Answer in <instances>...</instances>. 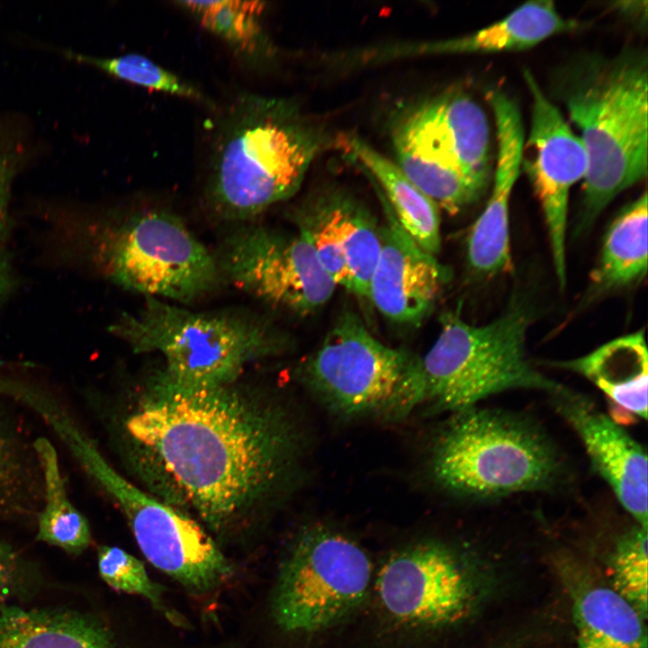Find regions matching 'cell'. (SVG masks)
<instances>
[{"label":"cell","mask_w":648,"mask_h":648,"mask_svg":"<svg viewBox=\"0 0 648 648\" xmlns=\"http://www.w3.org/2000/svg\"><path fill=\"white\" fill-rule=\"evenodd\" d=\"M54 434L119 507L150 563L193 595L207 592L222 579L229 561L212 536L192 518L148 496L116 471L77 418L60 419Z\"/></svg>","instance_id":"obj_8"},{"label":"cell","mask_w":648,"mask_h":648,"mask_svg":"<svg viewBox=\"0 0 648 648\" xmlns=\"http://www.w3.org/2000/svg\"><path fill=\"white\" fill-rule=\"evenodd\" d=\"M552 88L580 132L588 167L575 231L588 230L648 166V58L640 48L588 54L562 65Z\"/></svg>","instance_id":"obj_2"},{"label":"cell","mask_w":648,"mask_h":648,"mask_svg":"<svg viewBox=\"0 0 648 648\" xmlns=\"http://www.w3.org/2000/svg\"><path fill=\"white\" fill-rule=\"evenodd\" d=\"M339 238L350 276V292L368 299L370 281L381 248L380 226L352 194L336 188Z\"/></svg>","instance_id":"obj_26"},{"label":"cell","mask_w":648,"mask_h":648,"mask_svg":"<svg viewBox=\"0 0 648 648\" xmlns=\"http://www.w3.org/2000/svg\"><path fill=\"white\" fill-rule=\"evenodd\" d=\"M647 192L625 207L609 225L598 262L590 274L591 293L641 281L647 274Z\"/></svg>","instance_id":"obj_23"},{"label":"cell","mask_w":648,"mask_h":648,"mask_svg":"<svg viewBox=\"0 0 648 648\" xmlns=\"http://www.w3.org/2000/svg\"><path fill=\"white\" fill-rule=\"evenodd\" d=\"M647 541V528L636 524L616 538L608 559L611 588L645 619L648 612Z\"/></svg>","instance_id":"obj_28"},{"label":"cell","mask_w":648,"mask_h":648,"mask_svg":"<svg viewBox=\"0 0 648 648\" xmlns=\"http://www.w3.org/2000/svg\"><path fill=\"white\" fill-rule=\"evenodd\" d=\"M33 448L43 484L42 504L36 517V539L68 554H80L91 543L89 523L68 498L52 443L40 436L33 440Z\"/></svg>","instance_id":"obj_24"},{"label":"cell","mask_w":648,"mask_h":648,"mask_svg":"<svg viewBox=\"0 0 648 648\" xmlns=\"http://www.w3.org/2000/svg\"><path fill=\"white\" fill-rule=\"evenodd\" d=\"M0 648H116L109 629L86 614L0 603Z\"/></svg>","instance_id":"obj_21"},{"label":"cell","mask_w":648,"mask_h":648,"mask_svg":"<svg viewBox=\"0 0 648 648\" xmlns=\"http://www.w3.org/2000/svg\"><path fill=\"white\" fill-rule=\"evenodd\" d=\"M571 590L572 648H648L646 619L611 587L580 580Z\"/></svg>","instance_id":"obj_22"},{"label":"cell","mask_w":648,"mask_h":648,"mask_svg":"<svg viewBox=\"0 0 648 648\" xmlns=\"http://www.w3.org/2000/svg\"><path fill=\"white\" fill-rule=\"evenodd\" d=\"M431 470L443 489L483 501L552 489L563 469L553 441L531 419L474 406L453 413L435 443Z\"/></svg>","instance_id":"obj_5"},{"label":"cell","mask_w":648,"mask_h":648,"mask_svg":"<svg viewBox=\"0 0 648 648\" xmlns=\"http://www.w3.org/2000/svg\"><path fill=\"white\" fill-rule=\"evenodd\" d=\"M302 374L320 400L345 417L401 418L425 400L420 358L384 345L350 311L338 317Z\"/></svg>","instance_id":"obj_9"},{"label":"cell","mask_w":648,"mask_h":648,"mask_svg":"<svg viewBox=\"0 0 648 648\" xmlns=\"http://www.w3.org/2000/svg\"><path fill=\"white\" fill-rule=\"evenodd\" d=\"M24 579V563L14 548L0 539V603L14 595Z\"/></svg>","instance_id":"obj_31"},{"label":"cell","mask_w":648,"mask_h":648,"mask_svg":"<svg viewBox=\"0 0 648 648\" xmlns=\"http://www.w3.org/2000/svg\"><path fill=\"white\" fill-rule=\"evenodd\" d=\"M208 194L223 218L249 220L295 194L328 137L293 101L238 96L217 129Z\"/></svg>","instance_id":"obj_3"},{"label":"cell","mask_w":648,"mask_h":648,"mask_svg":"<svg viewBox=\"0 0 648 648\" xmlns=\"http://www.w3.org/2000/svg\"><path fill=\"white\" fill-rule=\"evenodd\" d=\"M523 76L531 95L532 109L521 164L541 203L555 275L562 289L567 281L569 194L572 186L584 178L588 159L580 137L547 98L534 75L525 69Z\"/></svg>","instance_id":"obj_14"},{"label":"cell","mask_w":648,"mask_h":648,"mask_svg":"<svg viewBox=\"0 0 648 648\" xmlns=\"http://www.w3.org/2000/svg\"><path fill=\"white\" fill-rule=\"evenodd\" d=\"M22 161V149L19 146L0 134V241L7 230L11 187Z\"/></svg>","instance_id":"obj_30"},{"label":"cell","mask_w":648,"mask_h":648,"mask_svg":"<svg viewBox=\"0 0 648 648\" xmlns=\"http://www.w3.org/2000/svg\"><path fill=\"white\" fill-rule=\"evenodd\" d=\"M385 223L368 300L389 320L418 326L431 312L449 280L448 268L405 232L382 197Z\"/></svg>","instance_id":"obj_15"},{"label":"cell","mask_w":648,"mask_h":648,"mask_svg":"<svg viewBox=\"0 0 648 648\" xmlns=\"http://www.w3.org/2000/svg\"><path fill=\"white\" fill-rule=\"evenodd\" d=\"M231 385L184 389L156 377L122 423L217 532L274 489L297 446L295 431L280 410Z\"/></svg>","instance_id":"obj_1"},{"label":"cell","mask_w":648,"mask_h":648,"mask_svg":"<svg viewBox=\"0 0 648 648\" xmlns=\"http://www.w3.org/2000/svg\"><path fill=\"white\" fill-rule=\"evenodd\" d=\"M579 22L562 17L553 1H529L501 20L472 33L430 43L392 48L382 58L411 54L490 53L531 48L559 33L577 29Z\"/></svg>","instance_id":"obj_18"},{"label":"cell","mask_w":648,"mask_h":648,"mask_svg":"<svg viewBox=\"0 0 648 648\" xmlns=\"http://www.w3.org/2000/svg\"><path fill=\"white\" fill-rule=\"evenodd\" d=\"M336 147L346 152L382 188L388 205L405 232L424 251L436 256L441 247L439 209L398 167L360 137H337Z\"/></svg>","instance_id":"obj_19"},{"label":"cell","mask_w":648,"mask_h":648,"mask_svg":"<svg viewBox=\"0 0 648 648\" xmlns=\"http://www.w3.org/2000/svg\"><path fill=\"white\" fill-rule=\"evenodd\" d=\"M108 330L135 353H159L165 366L157 377L184 389L230 385L248 364L288 345L265 319L237 310L193 311L150 297Z\"/></svg>","instance_id":"obj_4"},{"label":"cell","mask_w":648,"mask_h":648,"mask_svg":"<svg viewBox=\"0 0 648 648\" xmlns=\"http://www.w3.org/2000/svg\"><path fill=\"white\" fill-rule=\"evenodd\" d=\"M390 137L394 163L438 209L454 215L486 192L491 180L489 122L461 88L400 108Z\"/></svg>","instance_id":"obj_6"},{"label":"cell","mask_w":648,"mask_h":648,"mask_svg":"<svg viewBox=\"0 0 648 648\" xmlns=\"http://www.w3.org/2000/svg\"><path fill=\"white\" fill-rule=\"evenodd\" d=\"M371 579V561L357 543L328 527L310 526L297 536L279 570L274 617L288 632L325 629L360 607Z\"/></svg>","instance_id":"obj_11"},{"label":"cell","mask_w":648,"mask_h":648,"mask_svg":"<svg viewBox=\"0 0 648 648\" xmlns=\"http://www.w3.org/2000/svg\"><path fill=\"white\" fill-rule=\"evenodd\" d=\"M533 311L517 302L483 325L445 313L440 333L421 360L425 400L455 413L506 391L528 389L554 395L563 386L537 371L526 352Z\"/></svg>","instance_id":"obj_7"},{"label":"cell","mask_w":648,"mask_h":648,"mask_svg":"<svg viewBox=\"0 0 648 648\" xmlns=\"http://www.w3.org/2000/svg\"><path fill=\"white\" fill-rule=\"evenodd\" d=\"M497 130V166L490 198L467 238L466 255L472 271L490 277L509 272V202L521 166L525 135L516 101L501 90L487 94Z\"/></svg>","instance_id":"obj_17"},{"label":"cell","mask_w":648,"mask_h":648,"mask_svg":"<svg viewBox=\"0 0 648 648\" xmlns=\"http://www.w3.org/2000/svg\"><path fill=\"white\" fill-rule=\"evenodd\" d=\"M98 571L112 589L147 598L176 626H185V619L164 601V588L153 581L143 563L118 546L103 545L97 552Z\"/></svg>","instance_id":"obj_29"},{"label":"cell","mask_w":648,"mask_h":648,"mask_svg":"<svg viewBox=\"0 0 648 648\" xmlns=\"http://www.w3.org/2000/svg\"><path fill=\"white\" fill-rule=\"evenodd\" d=\"M553 365L582 375L612 403L647 418L648 353L644 330L607 342L580 357Z\"/></svg>","instance_id":"obj_20"},{"label":"cell","mask_w":648,"mask_h":648,"mask_svg":"<svg viewBox=\"0 0 648 648\" xmlns=\"http://www.w3.org/2000/svg\"><path fill=\"white\" fill-rule=\"evenodd\" d=\"M16 280L7 255L0 250V309L14 289Z\"/></svg>","instance_id":"obj_32"},{"label":"cell","mask_w":648,"mask_h":648,"mask_svg":"<svg viewBox=\"0 0 648 648\" xmlns=\"http://www.w3.org/2000/svg\"><path fill=\"white\" fill-rule=\"evenodd\" d=\"M215 257L222 278L273 308L302 317L326 304L338 286L299 231L242 225L225 237Z\"/></svg>","instance_id":"obj_12"},{"label":"cell","mask_w":648,"mask_h":648,"mask_svg":"<svg viewBox=\"0 0 648 648\" xmlns=\"http://www.w3.org/2000/svg\"><path fill=\"white\" fill-rule=\"evenodd\" d=\"M176 4L244 58L257 61L268 56L270 43L262 24L265 2L216 0Z\"/></svg>","instance_id":"obj_25"},{"label":"cell","mask_w":648,"mask_h":648,"mask_svg":"<svg viewBox=\"0 0 648 648\" xmlns=\"http://www.w3.org/2000/svg\"><path fill=\"white\" fill-rule=\"evenodd\" d=\"M66 55L130 84L203 104H211L206 96L195 86L145 56L130 53L112 58H99L74 51H68Z\"/></svg>","instance_id":"obj_27"},{"label":"cell","mask_w":648,"mask_h":648,"mask_svg":"<svg viewBox=\"0 0 648 648\" xmlns=\"http://www.w3.org/2000/svg\"><path fill=\"white\" fill-rule=\"evenodd\" d=\"M556 410L577 433L592 468L636 524L648 526V464L644 448L586 397L562 388Z\"/></svg>","instance_id":"obj_16"},{"label":"cell","mask_w":648,"mask_h":648,"mask_svg":"<svg viewBox=\"0 0 648 648\" xmlns=\"http://www.w3.org/2000/svg\"><path fill=\"white\" fill-rule=\"evenodd\" d=\"M99 259L115 284L145 297L190 302L219 287L215 255L178 216L144 210L107 229Z\"/></svg>","instance_id":"obj_10"},{"label":"cell","mask_w":648,"mask_h":648,"mask_svg":"<svg viewBox=\"0 0 648 648\" xmlns=\"http://www.w3.org/2000/svg\"><path fill=\"white\" fill-rule=\"evenodd\" d=\"M382 609L412 627L441 628L470 617L482 598V581L473 562L439 541H422L397 551L376 578Z\"/></svg>","instance_id":"obj_13"}]
</instances>
